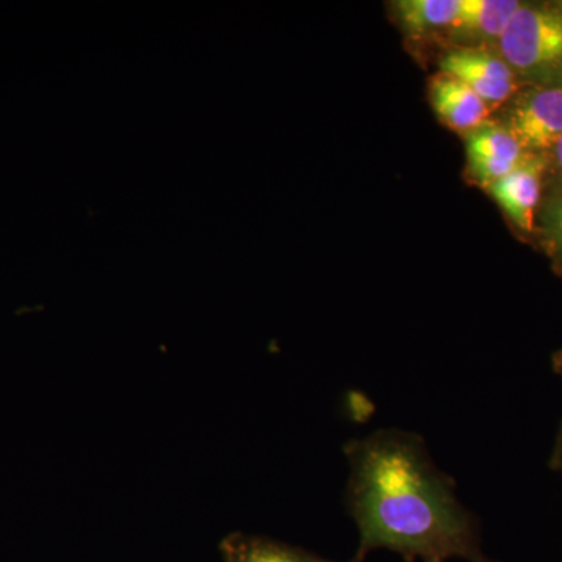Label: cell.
<instances>
[{
	"label": "cell",
	"instance_id": "6da1fadb",
	"mask_svg": "<svg viewBox=\"0 0 562 562\" xmlns=\"http://www.w3.org/2000/svg\"><path fill=\"white\" fill-rule=\"evenodd\" d=\"M347 508L360 531L357 557L391 550L406 562H495L457 486L432 462L420 436L379 430L344 447Z\"/></svg>",
	"mask_w": 562,
	"mask_h": 562
},
{
	"label": "cell",
	"instance_id": "7a4b0ae2",
	"mask_svg": "<svg viewBox=\"0 0 562 562\" xmlns=\"http://www.w3.org/2000/svg\"><path fill=\"white\" fill-rule=\"evenodd\" d=\"M506 61L531 70L562 65V10L520 7L501 36Z\"/></svg>",
	"mask_w": 562,
	"mask_h": 562
},
{
	"label": "cell",
	"instance_id": "3957f363",
	"mask_svg": "<svg viewBox=\"0 0 562 562\" xmlns=\"http://www.w3.org/2000/svg\"><path fill=\"white\" fill-rule=\"evenodd\" d=\"M442 69L461 80L484 102H502L512 94L509 66L482 50H458L447 55Z\"/></svg>",
	"mask_w": 562,
	"mask_h": 562
},
{
	"label": "cell",
	"instance_id": "277c9868",
	"mask_svg": "<svg viewBox=\"0 0 562 562\" xmlns=\"http://www.w3.org/2000/svg\"><path fill=\"white\" fill-rule=\"evenodd\" d=\"M513 135L520 146L546 149L562 136V90H543L520 103L513 116Z\"/></svg>",
	"mask_w": 562,
	"mask_h": 562
},
{
	"label": "cell",
	"instance_id": "5b68a950",
	"mask_svg": "<svg viewBox=\"0 0 562 562\" xmlns=\"http://www.w3.org/2000/svg\"><path fill=\"white\" fill-rule=\"evenodd\" d=\"M541 172L539 162H522L512 173L491 184L492 194L524 231L532 227V216L541 195Z\"/></svg>",
	"mask_w": 562,
	"mask_h": 562
},
{
	"label": "cell",
	"instance_id": "8992f818",
	"mask_svg": "<svg viewBox=\"0 0 562 562\" xmlns=\"http://www.w3.org/2000/svg\"><path fill=\"white\" fill-rule=\"evenodd\" d=\"M221 553L225 562H336L324 560L290 543L243 532L227 536L221 542ZM346 562H364V558L355 554L353 560Z\"/></svg>",
	"mask_w": 562,
	"mask_h": 562
},
{
	"label": "cell",
	"instance_id": "52a82bcc",
	"mask_svg": "<svg viewBox=\"0 0 562 562\" xmlns=\"http://www.w3.org/2000/svg\"><path fill=\"white\" fill-rule=\"evenodd\" d=\"M432 103L439 116L460 131L475 127L486 114V102L454 77L435 81Z\"/></svg>",
	"mask_w": 562,
	"mask_h": 562
},
{
	"label": "cell",
	"instance_id": "ba28073f",
	"mask_svg": "<svg viewBox=\"0 0 562 562\" xmlns=\"http://www.w3.org/2000/svg\"><path fill=\"white\" fill-rule=\"evenodd\" d=\"M520 7L514 0H461L460 14L454 24L465 32L502 36Z\"/></svg>",
	"mask_w": 562,
	"mask_h": 562
},
{
	"label": "cell",
	"instance_id": "9c48e42d",
	"mask_svg": "<svg viewBox=\"0 0 562 562\" xmlns=\"http://www.w3.org/2000/svg\"><path fill=\"white\" fill-rule=\"evenodd\" d=\"M460 7L461 0H403L397 3V11L408 31L422 33L454 24Z\"/></svg>",
	"mask_w": 562,
	"mask_h": 562
},
{
	"label": "cell",
	"instance_id": "30bf717a",
	"mask_svg": "<svg viewBox=\"0 0 562 562\" xmlns=\"http://www.w3.org/2000/svg\"><path fill=\"white\" fill-rule=\"evenodd\" d=\"M469 154L519 162L520 144L514 138L513 133L497 127H483L469 139Z\"/></svg>",
	"mask_w": 562,
	"mask_h": 562
},
{
	"label": "cell",
	"instance_id": "8fae6325",
	"mask_svg": "<svg viewBox=\"0 0 562 562\" xmlns=\"http://www.w3.org/2000/svg\"><path fill=\"white\" fill-rule=\"evenodd\" d=\"M471 155V162L473 172L480 177V180L487 181V183H495L502 180L503 177L512 173L520 162L497 160V158L482 157V155Z\"/></svg>",
	"mask_w": 562,
	"mask_h": 562
},
{
	"label": "cell",
	"instance_id": "7c38bea8",
	"mask_svg": "<svg viewBox=\"0 0 562 562\" xmlns=\"http://www.w3.org/2000/svg\"><path fill=\"white\" fill-rule=\"evenodd\" d=\"M550 468L562 475V424L560 431H558L557 441H554L552 457H550Z\"/></svg>",
	"mask_w": 562,
	"mask_h": 562
},
{
	"label": "cell",
	"instance_id": "4fadbf2b",
	"mask_svg": "<svg viewBox=\"0 0 562 562\" xmlns=\"http://www.w3.org/2000/svg\"><path fill=\"white\" fill-rule=\"evenodd\" d=\"M554 227H557L558 238L562 243V201L557 206V211H554Z\"/></svg>",
	"mask_w": 562,
	"mask_h": 562
},
{
	"label": "cell",
	"instance_id": "5bb4252c",
	"mask_svg": "<svg viewBox=\"0 0 562 562\" xmlns=\"http://www.w3.org/2000/svg\"><path fill=\"white\" fill-rule=\"evenodd\" d=\"M557 160L560 162L561 169H562V136L560 140L557 143Z\"/></svg>",
	"mask_w": 562,
	"mask_h": 562
},
{
	"label": "cell",
	"instance_id": "9a60e30c",
	"mask_svg": "<svg viewBox=\"0 0 562 562\" xmlns=\"http://www.w3.org/2000/svg\"><path fill=\"white\" fill-rule=\"evenodd\" d=\"M554 369H557V372L560 373L562 379V353L554 360Z\"/></svg>",
	"mask_w": 562,
	"mask_h": 562
}]
</instances>
